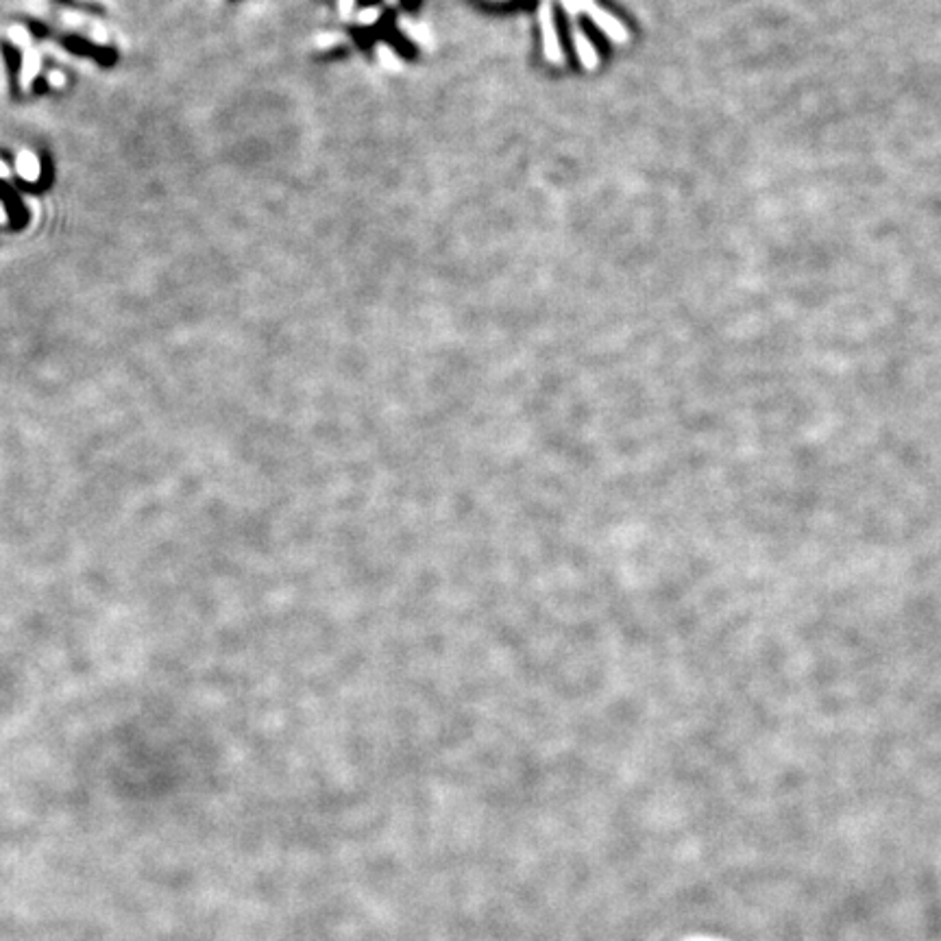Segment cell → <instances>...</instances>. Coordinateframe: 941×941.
<instances>
[{"instance_id":"1","label":"cell","mask_w":941,"mask_h":941,"mask_svg":"<svg viewBox=\"0 0 941 941\" xmlns=\"http://www.w3.org/2000/svg\"><path fill=\"white\" fill-rule=\"evenodd\" d=\"M565 3V9L569 11V16L573 18L577 11H584L588 18H591L602 31H604V35H608L612 42H617V44H625L627 42V31L623 29V24L617 20V18H612L610 14H606L604 9H600L593 0H562Z\"/></svg>"},{"instance_id":"2","label":"cell","mask_w":941,"mask_h":941,"mask_svg":"<svg viewBox=\"0 0 941 941\" xmlns=\"http://www.w3.org/2000/svg\"><path fill=\"white\" fill-rule=\"evenodd\" d=\"M538 22H540V33H543V53H545V59L549 63H556V66L565 63L562 44H560L558 29H556V22H554V14H552V7H549L547 3H543L540 9H538Z\"/></svg>"},{"instance_id":"3","label":"cell","mask_w":941,"mask_h":941,"mask_svg":"<svg viewBox=\"0 0 941 941\" xmlns=\"http://www.w3.org/2000/svg\"><path fill=\"white\" fill-rule=\"evenodd\" d=\"M571 35H573V46H575V53H577L582 66L588 68V70L597 68L600 57H597V51H595V46H593L591 39H588V37L584 35V31H582L577 24L571 26Z\"/></svg>"},{"instance_id":"4","label":"cell","mask_w":941,"mask_h":941,"mask_svg":"<svg viewBox=\"0 0 941 941\" xmlns=\"http://www.w3.org/2000/svg\"><path fill=\"white\" fill-rule=\"evenodd\" d=\"M377 57H379V61H381L386 68H390L392 72H399V70L403 68V61L395 55V51H392L390 46H386V44H377Z\"/></svg>"},{"instance_id":"5","label":"cell","mask_w":941,"mask_h":941,"mask_svg":"<svg viewBox=\"0 0 941 941\" xmlns=\"http://www.w3.org/2000/svg\"><path fill=\"white\" fill-rule=\"evenodd\" d=\"M399 29H403L406 35H408L410 39H414L416 44H423V46L429 44V39L425 37L427 31H425L423 26H418V24H414V22H410V20H406V18H399Z\"/></svg>"},{"instance_id":"6","label":"cell","mask_w":941,"mask_h":941,"mask_svg":"<svg viewBox=\"0 0 941 941\" xmlns=\"http://www.w3.org/2000/svg\"><path fill=\"white\" fill-rule=\"evenodd\" d=\"M18 166H20V173H22L26 179H37L39 166H37V160H35V157H33L31 153H22V155H20Z\"/></svg>"},{"instance_id":"7","label":"cell","mask_w":941,"mask_h":941,"mask_svg":"<svg viewBox=\"0 0 941 941\" xmlns=\"http://www.w3.org/2000/svg\"><path fill=\"white\" fill-rule=\"evenodd\" d=\"M377 18H379V11H377V9H366V11H362V14L358 16V22L371 26V24L377 22Z\"/></svg>"},{"instance_id":"8","label":"cell","mask_w":941,"mask_h":941,"mask_svg":"<svg viewBox=\"0 0 941 941\" xmlns=\"http://www.w3.org/2000/svg\"><path fill=\"white\" fill-rule=\"evenodd\" d=\"M338 42H342V35H338V33H334V35H327V37H319V46H334V44H338Z\"/></svg>"},{"instance_id":"9","label":"cell","mask_w":941,"mask_h":941,"mask_svg":"<svg viewBox=\"0 0 941 941\" xmlns=\"http://www.w3.org/2000/svg\"><path fill=\"white\" fill-rule=\"evenodd\" d=\"M351 7H353V0H342V5H340V14H342V18H344V20H349V11H351Z\"/></svg>"}]
</instances>
